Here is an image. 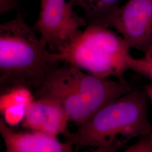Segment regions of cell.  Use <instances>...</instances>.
<instances>
[{
  "mask_svg": "<svg viewBox=\"0 0 152 152\" xmlns=\"http://www.w3.org/2000/svg\"><path fill=\"white\" fill-rule=\"evenodd\" d=\"M145 89L132 90L99 109L66 136L77 149L115 152L152 131Z\"/></svg>",
  "mask_w": 152,
  "mask_h": 152,
  "instance_id": "6da1fadb",
  "label": "cell"
},
{
  "mask_svg": "<svg viewBox=\"0 0 152 152\" xmlns=\"http://www.w3.org/2000/svg\"><path fill=\"white\" fill-rule=\"evenodd\" d=\"M61 63L22 14L0 24L1 94L27 88L36 91L49 69Z\"/></svg>",
  "mask_w": 152,
  "mask_h": 152,
  "instance_id": "7a4b0ae2",
  "label": "cell"
},
{
  "mask_svg": "<svg viewBox=\"0 0 152 152\" xmlns=\"http://www.w3.org/2000/svg\"><path fill=\"white\" fill-rule=\"evenodd\" d=\"M132 90L127 81L99 77L63 63L49 69L34 98L57 102L69 120L79 126L104 105Z\"/></svg>",
  "mask_w": 152,
  "mask_h": 152,
  "instance_id": "3957f363",
  "label": "cell"
},
{
  "mask_svg": "<svg viewBox=\"0 0 152 152\" xmlns=\"http://www.w3.org/2000/svg\"><path fill=\"white\" fill-rule=\"evenodd\" d=\"M124 39L111 28L88 24L59 53L61 63L74 65L101 78L114 76L126 81L132 57Z\"/></svg>",
  "mask_w": 152,
  "mask_h": 152,
  "instance_id": "277c9868",
  "label": "cell"
},
{
  "mask_svg": "<svg viewBox=\"0 0 152 152\" xmlns=\"http://www.w3.org/2000/svg\"><path fill=\"white\" fill-rule=\"evenodd\" d=\"M39 5L33 27L51 52H60L87 26L75 9V0H40Z\"/></svg>",
  "mask_w": 152,
  "mask_h": 152,
  "instance_id": "5b68a950",
  "label": "cell"
},
{
  "mask_svg": "<svg viewBox=\"0 0 152 152\" xmlns=\"http://www.w3.org/2000/svg\"><path fill=\"white\" fill-rule=\"evenodd\" d=\"M131 49L144 54L152 48V0H126L112 22Z\"/></svg>",
  "mask_w": 152,
  "mask_h": 152,
  "instance_id": "8992f818",
  "label": "cell"
},
{
  "mask_svg": "<svg viewBox=\"0 0 152 152\" xmlns=\"http://www.w3.org/2000/svg\"><path fill=\"white\" fill-rule=\"evenodd\" d=\"M69 121L66 112L59 103L49 98H34L25 108L23 126L29 130L51 136H67Z\"/></svg>",
  "mask_w": 152,
  "mask_h": 152,
  "instance_id": "52a82bcc",
  "label": "cell"
},
{
  "mask_svg": "<svg viewBox=\"0 0 152 152\" xmlns=\"http://www.w3.org/2000/svg\"><path fill=\"white\" fill-rule=\"evenodd\" d=\"M0 133L7 152H71L73 144L41 132L18 131L0 119Z\"/></svg>",
  "mask_w": 152,
  "mask_h": 152,
  "instance_id": "ba28073f",
  "label": "cell"
},
{
  "mask_svg": "<svg viewBox=\"0 0 152 152\" xmlns=\"http://www.w3.org/2000/svg\"><path fill=\"white\" fill-rule=\"evenodd\" d=\"M83 13L87 24L110 28L112 22L126 0H75Z\"/></svg>",
  "mask_w": 152,
  "mask_h": 152,
  "instance_id": "9c48e42d",
  "label": "cell"
},
{
  "mask_svg": "<svg viewBox=\"0 0 152 152\" xmlns=\"http://www.w3.org/2000/svg\"><path fill=\"white\" fill-rule=\"evenodd\" d=\"M129 69L143 76L152 82V56L144 54L141 58L132 56L129 63Z\"/></svg>",
  "mask_w": 152,
  "mask_h": 152,
  "instance_id": "30bf717a",
  "label": "cell"
},
{
  "mask_svg": "<svg viewBox=\"0 0 152 152\" xmlns=\"http://www.w3.org/2000/svg\"><path fill=\"white\" fill-rule=\"evenodd\" d=\"M125 152H152V131L141 136L134 144L126 147Z\"/></svg>",
  "mask_w": 152,
  "mask_h": 152,
  "instance_id": "8fae6325",
  "label": "cell"
},
{
  "mask_svg": "<svg viewBox=\"0 0 152 152\" xmlns=\"http://www.w3.org/2000/svg\"><path fill=\"white\" fill-rule=\"evenodd\" d=\"M21 0H0V14L4 15L15 10Z\"/></svg>",
  "mask_w": 152,
  "mask_h": 152,
  "instance_id": "7c38bea8",
  "label": "cell"
},
{
  "mask_svg": "<svg viewBox=\"0 0 152 152\" xmlns=\"http://www.w3.org/2000/svg\"><path fill=\"white\" fill-rule=\"evenodd\" d=\"M145 90L148 95L149 100L152 104V82L147 85V87H145Z\"/></svg>",
  "mask_w": 152,
  "mask_h": 152,
  "instance_id": "4fadbf2b",
  "label": "cell"
},
{
  "mask_svg": "<svg viewBox=\"0 0 152 152\" xmlns=\"http://www.w3.org/2000/svg\"><path fill=\"white\" fill-rule=\"evenodd\" d=\"M144 54L151 55H152V48L151 49H150V50H149L146 53H145V54Z\"/></svg>",
  "mask_w": 152,
  "mask_h": 152,
  "instance_id": "5bb4252c",
  "label": "cell"
}]
</instances>
